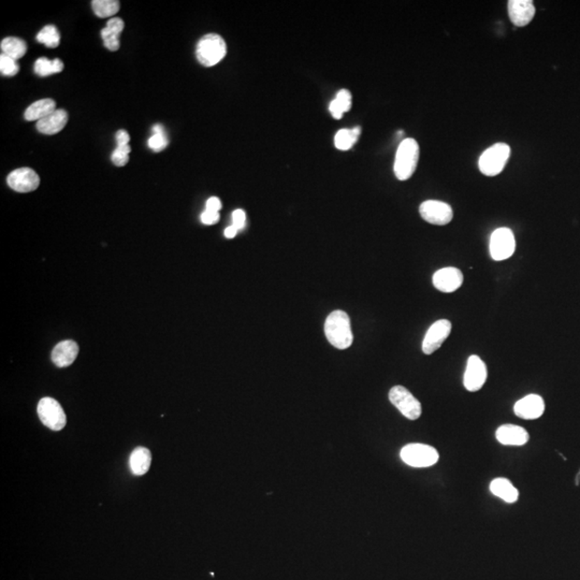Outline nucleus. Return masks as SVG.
I'll list each match as a JSON object with an SVG mask.
<instances>
[{
  "label": "nucleus",
  "instance_id": "6ab92c4d",
  "mask_svg": "<svg viewBox=\"0 0 580 580\" xmlns=\"http://www.w3.org/2000/svg\"><path fill=\"white\" fill-rule=\"evenodd\" d=\"M56 110V102L53 99H41V100L33 102L26 109L24 118L26 120H37V122H39V120H43Z\"/></svg>",
  "mask_w": 580,
  "mask_h": 580
},
{
  "label": "nucleus",
  "instance_id": "7ed1b4c3",
  "mask_svg": "<svg viewBox=\"0 0 580 580\" xmlns=\"http://www.w3.org/2000/svg\"><path fill=\"white\" fill-rule=\"evenodd\" d=\"M227 53L225 40L217 33H209L200 39L196 49V56L200 64L205 67H213L223 61Z\"/></svg>",
  "mask_w": 580,
  "mask_h": 580
},
{
  "label": "nucleus",
  "instance_id": "1a4fd4ad",
  "mask_svg": "<svg viewBox=\"0 0 580 580\" xmlns=\"http://www.w3.org/2000/svg\"><path fill=\"white\" fill-rule=\"evenodd\" d=\"M419 213L427 223L437 226L447 225L453 217V207L437 200H427L421 203Z\"/></svg>",
  "mask_w": 580,
  "mask_h": 580
},
{
  "label": "nucleus",
  "instance_id": "2eb2a0df",
  "mask_svg": "<svg viewBox=\"0 0 580 580\" xmlns=\"http://www.w3.org/2000/svg\"><path fill=\"white\" fill-rule=\"evenodd\" d=\"M508 15L515 26L524 27L533 19L535 7L531 0H510Z\"/></svg>",
  "mask_w": 580,
  "mask_h": 580
},
{
  "label": "nucleus",
  "instance_id": "a878e982",
  "mask_svg": "<svg viewBox=\"0 0 580 580\" xmlns=\"http://www.w3.org/2000/svg\"><path fill=\"white\" fill-rule=\"evenodd\" d=\"M92 8L97 17H111L116 15L120 10V1L116 0H94L92 1Z\"/></svg>",
  "mask_w": 580,
  "mask_h": 580
},
{
  "label": "nucleus",
  "instance_id": "cd10ccee",
  "mask_svg": "<svg viewBox=\"0 0 580 580\" xmlns=\"http://www.w3.org/2000/svg\"><path fill=\"white\" fill-rule=\"evenodd\" d=\"M132 148L130 146H118L113 152L111 159L116 167H124L130 162V153Z\"/></svg>",
  "mask_w": 580,
  "mask_h": 580
},
{
  "label": "nucleus",
  "instance_id": "7c9ffc66",
  "mask_svg": "<svg viewBox=\"0 0 580 580\" xmlns=\"http://www.w3.org/2000/svg\"><path fill=\"white\" fill-rule=\"evenodd\" d=\"M102 40H104V47L109 49V51H112V52H116L120 49V36L116 35V33H112V31H109L108 29H104L102 31Z\"/></svg>",
  "mask_w": 580,
  "mask_h": 580
},
{
  "label": "nucleus",
  "instance_id": "bb28decb",
  "mask_svg": "<svg viewBox=\"0 0 580 580\" xmlns=\"http://www.w3.org/2000/svg\"><path fill=\"white\" fill-rule=\"evenodd\" d=\"M38 42L42 43L45 47L54 49L61 42V36L54 25H47L41 29L40 33L37 35Z\"/></svg>",
  "mask_w": 580,
  "mask_h": 580
},
{
  "label": "nucleus",
  "instance_id": "dca6fc26",
  "mask_svg": "<svg viewBox=\"0 0 580 580\" xmlns=\"http://www.w3.org/2000/svg\"><path fill=\"white\" fill-rule=\"evenodd\" d=\"M496 439L505 446H522L528 441L526 429L516 425H503L496 433Z\"/></svg>",
  "mask_w": 580,
  "mask_h": 580
},
{
  "label": "nucleus",
  "instance_id": "f257e3e1",
  "mask_svg": "<svg viewBox=\"0 0 580 580\" xmlns=\"http://www.w3.org/2000/svg\"><path fill=\"white\" fill-rule=\"evenodd\" d=\"M327 340L338 350L350 347L354 341L350 316L344 311H334L324 322Z\"/></svg>",
  "mask_w": 580,
  "mask_h": 580
},
{
  "label": "nucleus",
  "instance_id": "72a5a7b5",
  "mask_svg": "<svg viewBox=\"0 0 580 580\" xmlns=\"http://www.w3.org/2000/svg\"><path fill=\"white\" fill-rule=\"evenodd\" d=\"M200 219H201V221H203V224H205V225H214V224L219 223V212H212L205 210V211L201 214Z\"/></svg>",
  "mask_w": 580,
  "mask_h": 580
},
{
  "label": "nucleus",
  "instance_id": "e433bc0d",
  "mask_svg": "<svg viewBox=\"0 0 580 580\" xmlns=\"http://www.w3.org/2000/svg\"><path fill=\"white\" fill-rule=\"evenodd\" d=\"M237 233H239V230L235 228V226L231 225L225 229V237H227V239H233V237L237 235Z\"/></svg>",
  "mask_w": 580,
  "mask_h": 580
},
{
  "label": "nucleus",
  "instance_id": "473e14b6",
  "mask_svg": "<svg viewBox=\"0 0 580 580\" xmlns=\"http://www.w3.org/2000/svg\"><path fill=\"white\" fill-rule=\"evenodd\" d=\"M124 27V22H123V19H120V17H112V19H109L108 23H107V29L118 36L122 33Z\"/></svg>",
  "mask_w": 580,
  "mask_h": 580
},
{
  "label": "nucleus",
  "instance_id": "9b49d317",
  "mask_svg": "<svg viewBox=\"0 0 580 580\" xmlns=\"http://www.w3.org/2000/svg\"><path fill=\"white\" fill-rule=\"evenodd\" d=\"M451 332V322L447 320H439L435 322L428 329L423 342V352L425 355H431L439 350Z\"/></svg>",
  "mask_w": 580,
  "mask_h": 580
},
{
  "label": "nucleus",
  "instance_id": "f3484780",
  "mask_svg": "<svg viewBox=\"0 0 580 580\" xmlns=\"http://www.w3.org/2000/svg\"><path fill=\"white\" fill-rule=\"evenodd\" d=\"M79 354L78 344L71 340L61 341L52 352V361L58 368L69 367L75 361Z\"/></svg>",
  "mask_w": 580,
  "mask_h": 580
},
{
  "label": "nucleus",
  "instance_id": "aec40b11",
  "mask_svg": "<svg viewBox=\"0 0 580 580\" xmlns=\"http://www.w3.org/2000/svg\"><path fill=\"white\" fill-rule=\"evenodd\" d=\"M152 455L146 447H136L130 459V470L136 476H142L150 470Z\"/></svg>",
  "mask_w": 580,
  "mask_h": 580
},
{
  "label": "nucleus",
  "instance_id": "c756f323",
  "mask_svg": "<svg viewBox=\"0 0 580 580\" xmlns=\"http://www.w3.org/2000/svg\"><path fill=\"white\" fill-rule=\"evenodd\" d=\"M148 148L153 150L154 152H162L167 148L169 144L166 132H159V134H154L153 136L148 139Z\"/></svg>",
  "mask_w": 580,
  "mask_h": 580
},
{
  "label": "nucleus",
  "instance_id": "c85d7f7f",
  "mask_svg": "<svg viewBox=\"0 0 580 580\" xmlns=\"http://www.w3.org/2000/svg\"><path fill=\"white\" fill-rule=\"evenodd\" d=\"M19 67L15 59L1 54L0 56V71L5 77H13L19 72Z\"/></svg>",
  "mask_w": 580,
  "mask_h": 580
},
{
  "label": "nucleus",
  "instance_id": "20e7f679",
  "mask_svg": "<svg viewBox=\"0 0 580 580\" xmlns=\"http://www.w3.org/2000/svg\"><path fill=\"white\" fill-rule=\"evenodd\" d=\"M510 155V148L505 143H496L487 148L479 157L478 167L487 176H496L503 171Z\"/></svg>",
  "mask_w": 580,
  "mask_h": 580
},
{
  "label": "nucleus",
  "instance_id": "0eeeda50",
  "mask_svg": "<svg viewBox=\"0 0 580 580\" xmlns=\"http://www.w3.org/2000/svg\"><path fill=\"white\" fill-rule=\"evenodd\" d=\"M389 400L402 415L409 421H416L421 416V405L411 391L403 386H395L389 391Z\"/></svg>",
  "mask_w": 580,
  "mask_h": 580
},
{
  "label": "nucleus",
  "instance_id": "5701e85b",
  "mask_svg": "<svg viewBox=\"0 0 580 580\" xmlns=\"http://www.w3.org/2000/svg\"><path fill=\"white\" fill-rule=\"evenodd\" d=\"M1 51L6 56L11 57V58L17 61V59L22 58L24 55L26 54L27 45L25 41L22 40L19 38L8 37L1 41Z\"/></svg>",
  "mask_w": 580,
  "mask_h": 580
},
{
  "label": "nucleus",
  "instance_id": "b1692460",
  "mask_svg": "<svg viewBox=\"0 0 580 580\" xmlns=\"http://www.w3.org/2000/svg\"><path fill=\"white\" fill-rule=\"evenodd\" d=\"M360 134H361V128L359 126L352 130H338L334 136V146L340 150H350L358 141Z\"/></svg>",
  "mask_w": 580,
  "mask_h": 580
},
{
  "label": "nucleus",
  "instance_id": "393cba45",
  "mask_svg": "<svg viewBox=\"0 0 580 580\" xmlns=\"http://www.w3.org/2000/svg\"><path fill=\"white\" fill-rule=\"evenodd\" d=\"M33 69L39 77H47V75L59 73L64 70V63L58 58L49 61L47 57H40L36 61Z\"/></svg>",
  "mask_w": 580,
  "mask_h": 580
},
{
  "label": "nucleus",
  "instance_id": "ddd939ff",
  "mask_svg": "<svg viewBox=\"0 0 580 580\" xmlns=\"http://www.w3.org/2000/svg\"><path fill=\"white\" fill-rule=\"evenodd\" d=\"M514 412L520 418L533 421L543 415L545 412V403L540 395H528L517 402Z\"/></svg>",
  "mask_w": 580,
  "mask_h": 580
},
{
  "label": "nucleus",
  "instance_id": "9d476101",
  "mask_svg": "<svg viewBox=\"0 0 580 580\" xmlns=\"http://www.w3.org/2000/svg\"><path fill=\"white\" fill-rule=\"evenodd\" d=\"M487 375L488 373H487L485 362L478 356H470L467 363L464 378H463V384L467 390L471 393H475L482 389L483 386L486 383Z\"/></svg>",
  "mask_w": 580,
  "mask_h": 580
},
{
  "label": "nucleus",
  "instance_id": "f704fd0d",
  "mask_svg": "<svg viewBox=\"0 0 580 580\" xmlns=\"http://www.w3.org/2000/svg\"><path fill=\"white\" fill-rule=\"evenodd\" d=\"M130 136L126 130H118L116 132V142L118 146H130Z\"/></svg>",
  "mask_w": 580,
  "mask_h": 580
},
{
  "label": "nucleus",
  "instance_id": "f8f14e48",
  "mask_svg": "<svg viewBox=\"0 0 580 580\" xmlns=\"http://www.w3.org/2000/svg\"><path fill=\"white\" fill-rule=\"evenodd\" d=\"M7 183L17 193H31L40 185V178L31 168H19L8 175Z\"/></svg>",
  "mask_w": 580,
  "mask_h": 580
},
{
  "label": "nucleus",
  "instance_id": "f03ea898",
  "mask_svg": "<svg viewBox=\"0 0 580 580\" xmlns=\"http://www.w3.org/2000/svg\"><path fill=\"white\" fill-rule=\"evenodd\" d=\"M419 159V146L415 139H405L400 143L395 154V171L397 179L407 181L412 178Z\"/></svg>",
  "mask_w": 580,
  "mask_h": 580
},
{
  "label": "nucleus",
  "instance_id": "39448f33",
  "mask_svg": "<svg viewBox=\"0 0 580 580\" xmlns=\"http://www.w3.org/2000/svg\"><path fill=\"white\" fill-rule=\"evenodd\" d=\"M403 462L414 468H428L439 461V455L437 449L425 444H409L401 450Z\"/></svg>",
  "mask_w": 580,
  "mask_h": 580
},
{
  "label": "nucleus",
  "instance_id": "a211bd4d",
  "mask_svg": "<svg viewBox=\"0 0 580 580\" xmlns=\"http://www.w3.org/2000/svg\"><path fill=\"white\" fill-rule=\"evenodd\" d=\"M68 122L66 111L57 109L47 118L37 122V130L45 134H55L64 130Z\"/></svg>",
  "mask_w": 580,
  "mask_h": 580
},
{
  "label": "nucleus",
  "instance_id": "423d86ee",
  "mask_svg": "<svg viewBox=\"0 0 580 580\" xmlns=\"http://www.w3.org/2000/svg\"><path fill=\"white\" fill-rule=\"evenodd\" d=\"M37 411L41 423L51 430L61 431L66 427V414L56 400L43 398L38 403Z\"/></svg>",
  "mask_w": 580,
  "mask_h": 580
},
{
  "label": "nucleus",
  "instance_id": "c9c22d12",
  "mask_svg": "<svg viewBox=\"0 0 580 580\" xmlns=\"http://www.w3.org/2000/svg\"><path fill=\"white\" fill-rule=\"evenodd\" d=\"M221 209V201L217 197L210 198L205 205V210L212 212H219Z\"/></svg>",
  "mask_w": 580,
  "mask_h": 580
},
{
  "label": "nucleus",
  "instance_id": "2f4dec72",
  "mask_svg": "<svg viewBox=\"0 0 580 580\" xmlns=\"http://www.w3.org/2000/svg\"><path fill=\"white\" fill-rule=\"evenodd\" d=\"M246 223V214L243 210L239 209L233 211V225L235 226L237 230H242L245 227Z\"/></svg>",
  "mask_w": 580,
  "mask_h": 580
},
{
  "label": "nucleus",
  "instance_id": "4be33fe9",
  "mask_svg": "<svg viewBox=\"0 0 580 580\" xmlns=\"http://www.w3.org/2000/svg\"><path fill=\"white\" fill-rule=\"evenodd\" d=\"M352 108V94L350 91L341 90L336 94V98L330 102L329 111L336 120H341L344 113Z\"/></svg>",
  "mask_w": 580,
  "mask_h": 580
},
{
  "label": "nucleus",
  "instance_id": "412c9836",
  "mask_svg": "<svg viewBox=\"0 0 580 580\" xmlns=\"http://www.w3.org/2000/svg\"><path fill=\"white\" fill-rule=\"evenodd\" d=\"M490 491L494 496L506 503H515L519 498V492L514 485L506 478H496L491 482Z\"/></svg>",
  "mask_w": 580,
  "mask_h": 580
},
{
  "label": "nucleus",
  "instance_id": "4468645a",
  "mask_svg": "<svg viewBox=\"0 0 580 580\" xmlns=\"http://www.w3.org/2000/svg\"><path fill=\"white\" fill-rule=\"evenodd\" d=\"M463 274L459 269L448 267L441 269L433 275V285L442 292H453L463 284Z\"/></svg>",
  "mask_w": 580,
  "mask_h": 580
},
{
  "label": "nucleus",
  "instance_id": "6e6552de",
  "mask_svg": "<svg viewBox=\"0 0 580 580\" xmlns=\"http://www.w3.org/2000/svg\"><path fill=\"white\" fill-rule=\"evenodd\" d=\"M490 255L496 261L506 260L512 256L516 251V240L510 228L496 229L490 237Z\"/></svg>",
  "mask_w": 580,
  "mask_h": 580
}]
</instances>
